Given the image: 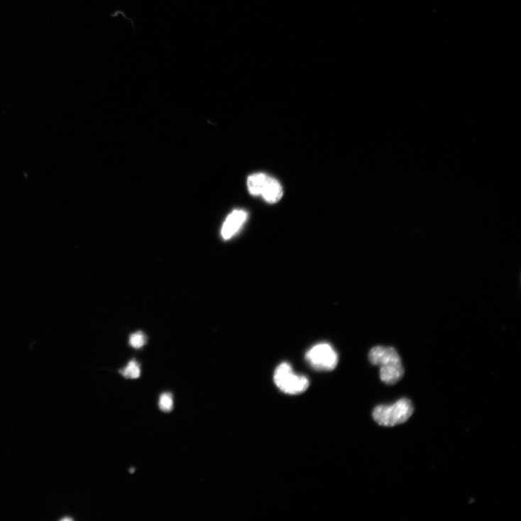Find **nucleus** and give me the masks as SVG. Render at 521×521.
<instances>
[{"instance_id": "nucleus-5", "label": "nucleus", "mask_w": 521, "mask_h": 521, "mask_svg": "<svg viewBox=\"0 0 521 521\" xmlns=\"http://www.w3.org/2000/svg\"><path fill=\"white\" fill-rule=\"evenodd\" d=\"M247 216V213L243 210L234 211L222 226L221 231L222 238L229 240L234 237L243 225Z\"/></svg>"}, {"instance_id": "nucleus-6", "label": "nucleus", "mask_w": 521, "mask_h": 521, "mask_svg": "<svg viewBox=\"0 0 521 521\" xmlns=\"http://www.w3.org/2000/svg\"><path fill=\"white\" fill-rule=\"evenodd\" d=\"M260 195L270 204L278 202L283 195V190L280 183L275 178L268 176Z\"/></svg>"}, {"instance_id": "nucleus-1", "label": "nucleus", "mask_w": 521, "mask_h": 521, "mask_svg": "<svg viewBox=\"0 0 521 521\" xmlns=\"http://www.w3.org/2000/svg\"><path fill=\"white\" fill-rule=\"evenodd\" d=\"M368 359L371 364L380 367V376L384 383L393 385L402 378L404 368L395 349L376 346L370 351Z\"/></svg>"}, {"instance_id": "nucleus-3", "label": "nucleus", "mask_w": 521, "mask_h": 521, "mask_svg": "<svg viewBox=\"0 0 521 521\" xmlns=\"http://www.w3.org/2000/svg\"><path fill=\"white\" fill-rule=\"evenodd\" d=\"M273 379L276 386L283 393L289 395L303 393L309 386L308 378L295 374L290 364L285 362L275 369Z\"/></svg>"}, {"instance_id": "nucleus-10", "label": "nucleus", "mask_w": 521, "mask_h": 521, "mask_svg": "<svg viewBox=\"0 0 521 521\" xmlns=\"http://www.w3.org/2000/svg\"><path fill=\"white\" fill-rule=\"evenodd\" d=\"M130 345L134 349H140L146 343L145 334L141 331H138L132 334L129 341Z\"/></svg>"}, {"instance_id": "nucleus-4", "label": "nucleus", "mask_w": 521, "mask_h": 521, "mask_svg": "<svg viewBox=\"0 0 521 521\" xmlns=\"http://www.w3.org/2000/svg\"><path fill=\"white\" fill-rule=\"evenodd\" d=\"M306 360L314 369L331 371L338 365L339 356L336 351L327 344L313 346L306 354Z\"/></svg>"}, {"instance_id": "nucleus-8", "label": "nucleus", "mask_w": 521, "mask_h": 521, "mask_svg": "<svg viewBox=\"0 0 521 521\" xmlns=\"http://www.w3.org/2000/svg\"><path fill=\"white\" fill-rule=\"evenodd\" d=\"M121 373L126 378L137 379L141 375L140 366L136 361L133 360L128 363Z\"/></svg>"}, {"instance_id": "nucleus-7", "label": "nucleus", "mask_w": 521, "mask_h": 521, "mask_svg": "<svg viewBox=\"0 0 521 521\" xmlns=\"http://www.w3.org/2000/svg\"><path fill=\"white\" fill-rule=\"evenodd\" d=\"M268 175L264 173H256L248 179V189L253 196H259L262 193Z\"/></svg>"}, {"instance_id": "nucleus-2", "label": "nucleus", "mask_w": 521, "mask_h": 521, "mask_svg": "<svg viewBox=\"0 0 521 521\" xmlns=\"http://www.w3.org/2000/svg\"><path fill=\"white\" fill-rule=\"evenodd\" d=\"M414 411L412 401L404 397L392 405L377 406L372 417L379 425L392 427L406 422L412 417Z\"/></svg>"}, {"instance_id": "nucleus-9", "label": "nucleus", "mask_w": 521, "mask_h": 521, "mask_svg": "<svg viewBox=\"0 0 521 521\" xmlns=\"http://www.w3.org/2000/svg\"><path fill=\"white\" fill-rule=\"evenodd\" d=\"M160 410L164 412H170L173 409V397L171 393H163L159 401Z\"/></svg>"}]
</instances>
